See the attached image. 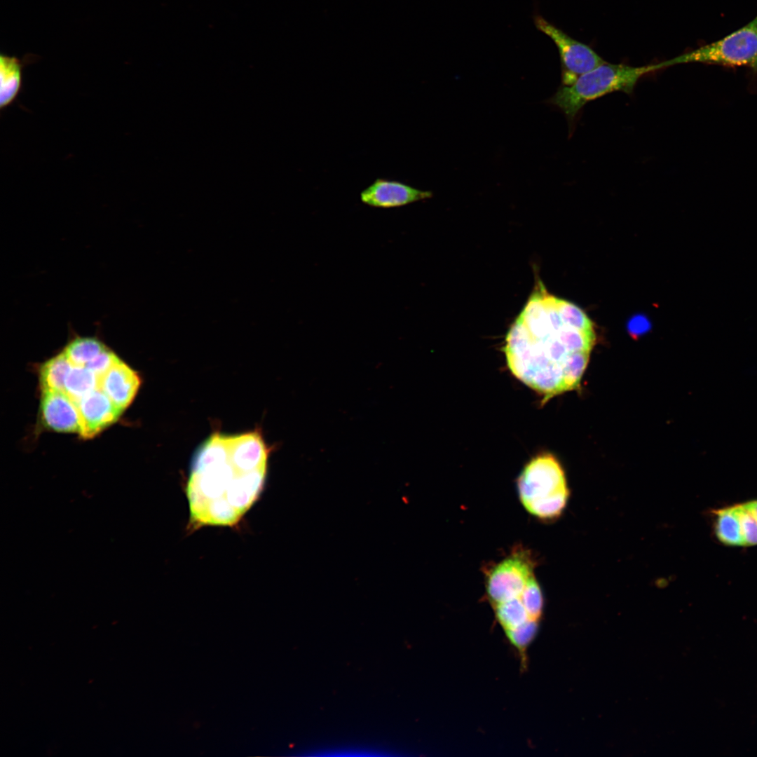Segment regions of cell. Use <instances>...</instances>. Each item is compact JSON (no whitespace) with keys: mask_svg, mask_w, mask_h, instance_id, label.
I'll return each mask as SVG.
<instances>
[{"mask_svg":"<svg viewBox=\"0 0 757 757\" xmlns=\"http://www.w3.org/2000/svg\"><path fill=\"white\" fill-rule=\"evenodd\" d=\"M651 327L652 324L649 318L641 313L632 315L626 323L628 334L634 339L647 334Z\"/></svg>","mask_w":757,"mask_h":757,"instance_id":"cell-22","label":"cell"},{"mask_svg":"<svg viewBox=\"0 0 757 757\" xmlns=\"http://www.w3.org/2000/svg\"><path fill=\"white\" fill-rule=\"evenodd\" d=\"M740 520L744 546L757 545V519L742 503L736 504Z\"/></svg>","mask_w":757,"mask_h":757,"instance_id":"cell-20","label":"cell"},{"mask_svg":"<svg viewBox=\"0 0 757 757\" xmlns=\"http://www.w3.org/2000/svg\"><path fill=\"white\" fill-rule=\"evenodd\" d=\"M557 305L564 325L582 332H595L594 322L578 306L559 298H557Z\"/></svg>","mask_w":757,"mask_h":757,"instance_id":"cell-17","label":"cell"},{"mask_svg":"<svg viewBox=\"0 0 757 757\" xmlns=\"http://www.w3.org/2000/svg\"><path fill=\"white\" fill-rule=\"evenodd\" d=\"M72 366L63 351L45 362L39 370L42 390L65 393V381Z\"/></svg>","mask_w":757,"mask_h":757,"instance_id":"cell-13","label":"cell"},{"mask_svg":"<svg viewBox=\"0 0 757 757\" xmlns=\"http://www.w3.org/2000/svg\"><path fill=\"white\" fill-rule=\"evenodd\" d=\"M715 514L717 539L728 546H744L740 520L736 505L718 509Z\"/></svg>","mask_w":757,"mask_h":757,"instance_id":"cell-12","label":"cell"},{"mask_svg":"<svg viewBox=\"0 0 757 757\" xmlns=\"http://www.w3.org/2000/svg\"><path fill=\"white\" fill-rule=\"evenodd\" d=\"M757 57V16L739 29L716 42L662 62L665 67L690 62L728 67L749 65Z\"/></svg>","mask_w":757,"mask_h":757,"instance_id":"cell-4","label":"cell"},{"mask_svg":"<svg viewBox=\"0 0 757 757\" xmlns=\"http://www.w3.org/2000/svg\"><path fill=\"white\" fill-rule=\"evenodd\" d=\"M662 68V62L641 67L606 62L581 75L572 84H561L548 102L561 111L571 124L589 102L614 92L631 94L641 77Z\"/></svg>","mask_w":757,"mask_h":757,"instance_id":"cell-2","label":"cell"},{"mask_svg":"<svg viewBox=\"0 0 757 757\" xmlns=\"http://www.w3.org/2000/svg\"><path fill=\"white\" fill-rule=\"evenodd\" d=\"M742 504L757 519V499L749 500Z\"/></svg>","mask_w":757,"mask_h":757,"instance_id":"cell-23","label":"cell"},{"mask_svg":"<svg viewBox=\"0 0 757 757\" xmlns=\"http://www.w3.org/2000/svg\"><path fill=\"white\" fill-rule=\"evenodd\" d=\"M38 58L28 54L22 59L1 54L0 55V109L11 104L22 87L23 69Z\"/></svg>","mask_w":757,"mask_h":757,"instance_id":"cell-11","label":"cell"},{"mask_svg":"<svg viewBox=\"0 0 757 757\" xmlns=\"http://www.w3.org/2000/svg\"><path fill=\"white\" fill-rule=\"evenodd\" d=\"M538 624L539 621L531 620L515 628L505 631L506 637L518 651L524 664L526 662L527 648L538 633Z\"/></svg>","mask_w":757,"mask_h":757,"instance_id":"cell-18","label":"cell"},{"mask_svg":"<svg viewBox=\"0 0 757 757\" xmlns=\"http://www.w3.org/2000/svg\"><path fill=\"white\" fill-rule=\"evenodd\" d=\"M493 606L495 616L504 631L515 628L531 620L519 596Z\"/></svg>","mask_w":757,"mask_h":757,"instance_id":"cell-16","label":"cell"},{"mask_svg":"<svg viewBox=\"0 0 757 757\" xmlns=\"http://www.w3.org/2000/svg\"><path fill=\"white\" fill-rule=\"evenodd\" d=\"M536 28L555 43L561 63L562 85L572 84L581 75L606 62L590 47L568 36L542 16L534 17Z\"/></svg>","mask_w":757,"mask_h":757,"instance_id":"cell-6","label":"cell"},{"mask_svg":"<svg viewBox=\"0 0 757 757\" xmlns=\"http://www.w3.org/2000/svg\"><path fill=\"white\" fill-rule=\"evenodd\" d=\"M432 193L414 188L403 182L377 178L360 193L362 203L378 208L404 206L430 198Z\"/></svg>","mask_w":757,"mask_h":757,"instance_id":"cell-7","label":"cell"},{"mask_svg":"<svg viewBox=\"0 0 757 757\" xmlns=\"http://www.w3.org/2000/svg\"><path fill=\"white\" fill-rule=\"evenodd\" d=\"M519 597L531 620L539 621L544 608L543 594L534 575L528 580Z\"/></svg>","mask_w":757,"mask_h":757,"instance_id":"cell-19","label":"cell"},{"mask_svg":"<svg viewBox=\"0 0 757 757\" xmlns=\"http://www.w3.org/2000/svg\"><path fill=\"white\" fill-rule=\"evenodd\" d=\"M81 418L80 437L89 439L114 423L123 410L100 388H97L76 403Z\"/></svg>","mask_w":757,"mask_h":757,"instance_id":"cell-8","label":"cell"},{"mask_svg":"<svg viewBox=\"0 0 757 757\" xmlns=\"http://www.w3.org/2000/svg\"><path fill=\"white\" fill-rule=\"evenodd\" d=\"M517 488L524 508L542 520L560 516L569 496L564 471L550 453L538 455L525 465L517 480Z\"/></svg>","mask_w":757,"mask_h":757,"instance_id":"cell-3","label":"cell"},{"mask_svg":"<svg viewBox=\"0 0 757 757\" xmlns=\"http://www.w3.org/2000/svg\"><path fill=\"white\" fill-rule=\"evenodd\" d=\"M99 388V378L86 367L72 366L65 381V393L77 403Z\"/></svg>","mask_w":757,"mask_h":757,"instance_id":"cell-14","label":"cell"},{"mask_svg":"<svg viewBox=\"0 0 757 757\" xmlns=\"http://www.w3.org/2000/svg\"><path fill=\"white\" fill-rule=\"evenodd\" d=\"M534 560L525 549L514 550L486 573V590L492 606L519 596L533 574Z\"/></svg>","mask_w":757,"mask_h":757,"instance_id":"cell-5","label":"cell"},{"mask_svg":"<svg viewBox=\"0 0 757 757\" xmlns=\"http://www.w3.org/2000/svg\"><path fill=\"white\" fill-rule=\"evenodd\" d=\"M40 409L46 427L57 432L80 433L78 407L65 393L43 390Z\"/></svg>","mask_w":757,"mask_h":757,"instance_id":"cell-9","label":"cell"},{"mask_svg":"<svg viewBox=\"0 0 757 757\" xmlns=\"http://www.w3.org/2000/svg\"><path fill=\"white\" fill-rule=\"evenodd\" d=\"M267 465L235 456L227 435L210 436L195 453L186 493L191 521L196 526H233L261 492Z\"/></svg>","mask_w":757,"mask_h":757,"instance_id":"cell-1","label":"cell"},{"mask_svg":"<svg viewBox=\"0 0 757 757\" xmlns=\"http://www.w3.org/2000/svg\"><path fill=\"white\" fill-rule=\"evenodd\" d=\"M118 357L107 347L90 360L85 367L101 378L118 360Z\"/></svg>","mask_w":757,"mask_h":757,"instance_id":"cell-21","label":"cell"},{"mask_svg":"<svg viewBox=\"0 0 757 757\" xmlns=\"http://www.w3.org/2000/svg\"><path fill=\"white\" fill-rule=\"evenodd\" d=\"M751 68L753 69H754L755 71H757V57H756L753 62L751 64Z\"/></svg>","mask_w":757,"mask_h":757,"instance_id":"cell-24","label":"cell"},{"mask_svg":"<svg viewBox=\"0 0 757 757\" xmlns=\"http://www.w3.org/2000/svg\"><path fill=\"white\" fill-rule=\"evenodd\" d=\"M140 383L138 374L120 359L99 378V388L123 411L135 398Z\"/></svg>","mask_w":757,"mask_h":757,"instance_id":"cell-10","label":"cell"},{"mask_svg":"<svg viewBox=\"0 0 757 757\" xmlns=\"http://www.w3.org/2000/svg\"><path fill=\"white\" fill-rule=\"evenodd\" d=\"M107 346L95 337L76 336L63 352L73 366L84 367Z\"/></svg>","mask_w":757,"mask_h":757,"instance_id":"cell-15","label":"cell"}]
</instances>
